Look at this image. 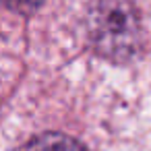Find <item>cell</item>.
Segmentation results:
<instances>
[{
	"label": "cell",
	"mask_w": 151,
	"mask_h": 151,
	"mask_svg": "<svg viewBox=\"0 0 151 151\" xmlns=\"http://www.w3.org/2000/svg\"><path fill=\"white\" fill-rule=\"evenodd\" d=\"M93 48L114 60H126L139 50L141 23L130 0H95L89 19Z\"/></svg>",
	"instance_id": "cell-1"
},
{
	"label": "cell",
	"mask_w": 151,
	"mask_h": 151,
	"mask_svg": "<svg viewBox=\"0 0 151 151\" xmlns=\"http://www.w3.org/2000/svg\"><path fill=\"white\" fill-rule=\"evenodd\" d=\"M25 151H87L77 139L62 132H46L29 141Z\"/></svg>",
	"instance_id": "cell-2"
},
{
	"label": "cell",
	"mask_w": 151,
	"mask_h": 151,
	"mask_svg": "<svg viewBox=\"0 0 151 151\" xmlns=\"http://www.w3.org/2000/svg\"><path fill=\"white\" fill-rule=\"evenodd\" d=\"M4 6H9L11 11L15 13H21V15H31L33 11L40 9V4L44 0H0Z\"/></svg>",
	"instance_id": "cell-3"
}]
</instances>
